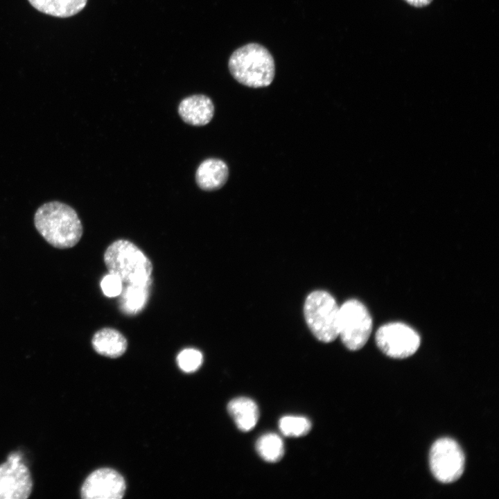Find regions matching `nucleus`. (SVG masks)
<instances>
[{"label": "nucleus", "instance_id": "9b49d317", "mask_svg": "<svg viewBox=\"0 0 499 499\" xmlns=\"http://www.w3.org/2000/svg\"><path fill=\"white\" fill-rule=\"evenodd\" d=\"M229 176L226 163L216 158L204 160L198 167L195 181L198 186L204 191H215L222 187Z\"/></svg>", "mask_w": 499, "mask_h": 499}, {"label": "nucleus", "instance_id": "7ed1b4c3", "mask_svg": "<svg viewBox=\"0 0 499 499\" xmlns=\"http://www.w3.org/2000/svg\"><path fill=\"white\" fill-rule=\"evenodd\" d=\"M104 262L109 272L126 285L151 283V261L129 240L120 239L110 244L104 254Z\"/></svg>", "mask_w": 499, "mask_h": 499}, {"label": "nucleus", "instance_id": "dca6fc26", "mask_svg": "<svg viewBox=\"0 0 499 499\" xmlns=\"http://www.w3.org/2000/svg\"><path fill=\"white\" fill-rule=\"evenodd\" d=\"M256 449L265 461L274 463L281 459L284 454V446L281 438L274 433H267L259 438Z\"/></svg>", "mask_w": 499, "mask_h": 499}, {"label": "nucleus", "instance_id": "ddd939ff", "mask_svg": "<svg viewBox=\"0 0 499 499\" xmlns=\"http://www.w3.org/2000/svg\"><path fill=\"white\" fill-rule=\"evenodd\" d=\"M227 410L237 428L243 432L252 430L258 422L259 408L251 399L236 398L228 403Z\"/></svg>", "mask_w": 499, "mask_h": 499}, {"label": "nucleus", "instance_id": "39448f33", "mask_svg": "<svg viewBox=\"0 0 499 499\" xmlns=\"http://www.w3.org/2000/svg\"><path fill=\"white\" fill-rule=\"evenodd\" d=\"M338 335L349 350L360 349L367 342L372 319L367 308L356 299L345 301L339 312Z\"/></svg>", "mask_w": 499, "mask_h": 499}, {"label": "nucleus", "instance_id": "2eb2a0df", "mask_svg": "<svg viewBox=\"0 0 499 499\" xmlns=\"http://www.w3.org/2000/svg\"><path fill=\"white\" fill-rule=\"evenodd\" d=\"M150 285H127L121 293L122 310L128 314L141 311L148 300Z\"/></svg>", "mask_w": 499, "mask_h": 499}, {"label": "nucleus", "instance_id": "aec40b11", "mask_svg": "<svg viewBox=\"0 0 499 499\" xmlns=\"http://www.w3.org/2000/svg\"><path fill=\"white\" fill-rule=\"evenodd\" d=\"M405 2H407L410 6H412L414 7L417 8H421L425 7L428 5H429L432 0H404Z\"/></svg>", "mask_w": 499, "mask_h": 499}, {"label": "nucleus", "instance_id": "f03ea898", "mask_svg": "<svg viewBox=\"0 0 499 499\" xmlns=\"http://www.w3.org/2000/svg\"><path fill=\"white\" fill-rule=\"evenodd\" d=\"M229 70L239 83L252 88L269 86L275 75L273 57L263 46L247 44L231 55Z\"/></svg>", "mask_w": 499, "mask_h": 499}, {"label": "nucleus", "instance_id": "20e7f679", "mask_svg": "<svg viewBox=\"0 0 499 499\" xmlns=\"http://www.w3.org/2000/svg\"><path fill=\"white\" fill-rule=\"evenodd\" d=\"M340 307L326 291L315 290L306 297L304 313L306 324L321 342H331L338 336Z\"/></svg>", "mask_w": 499, "mask_h": 499}, {"label": "nucleus", "instance_id": "423d86ee", "mask_svg": "<svg viewBox=\"0 0 499 499\" xmlns=\"http://www.w3.org/2000/svg\"><path fill=\"white\" fill-rule=\"evenodd\" d=\"M429 464L432 475L439 482L452 483L457 481L464 472V454L455 440L441 438L430 448Z\"/></svg>", "mask_w": 499, "mask_h": 499}, {"label": "nucleus", "instance_id": "a211bd4d", "mask_svg": "<svg viewBox=\"0 0 499 499\" xmlns=\"http://www.w3.org/2000/svg\"><path fill=\"white\" fill-rule=\"evenodd\" d=\"M177 364L180 368L185 372L196 371L202 362L201 352L194 349L182 350L177 356Z\"/></svg>", "mask_w": 499, "mask_h": 499}, {"label": "nucleus", "instance_id": "1a4fd4ad", "mask_svg": "<svg viewBox=\"0 0 499 499\" xmlns=\"http://www.w3.org/2000/svg\"><path fill=\"white\" fill-rule=\"evenodd\" d=\"M125 491L123 478L112 469L102 468L93 471L86 478L80 496L84 499H120Z\"/></svg>", "mask_w": 499, "mask_h": 499}, {"label": "nucleus", "instance_id": "6ab92c4d", "mask_svg": "<svg viewBox=\"0 0 499 499\" xmlns=\"http://www.w3.org/2000/svg\"><path fill=\"white\" fill-rule=\"evenodd\" d=\"M100 287L105 295L114 297L121 295L123 290V282L116 276L109 273L101 280Z\"/></svg>", "mask_w": 499, "mask_h": 499}, {"label": "nucleus", "instance_id": "f3484780", "mask_svg": "<svg viewBox=\"0 0 499 499\" xmlns=\"http://www.w3.org/2000/svg\"><path fill=\"white\" fill-rule=\"evenodd\" d=\"M279 428L286 437H299L310 432L311 423L304 417L286 416L279 420Z\"/></svg>", "mask_w": 499, "mask_h": 499}, {"label": "nucleus", "instance_id": "0eeeda50", "mask_svg": "<svg viewBox=\"0 0 499 499\" xmlns=\"http://www.w3.org/2000/svg\"><path fill=\"white\" fill-rule=\"evenodd\" d=\"M33 489L30 472L19 452L8 455L0 464V499H26Z\"/></svg>", "mask_w": 499, "mask_h": 499}, {"label": "nucleus", "instance_id": "4468645a", "mask_svg": "<svg viewBox=\"0 0 499 499\" xmlns=\"http://www.w3.org/2000/svg\"><path fill=\"white\" fill-rule=\"evenodd\" d=\"M38 11L53 17L66 18L76 15L87 5V0H28Z\"/></svg>", "mask_w": 499, "mask_h": 499}, {"label": "nucleus", "instance_id": "f8f14e48", "mask_svg": "<svg viewBox=\"0 0 499 499\" xmlns=\"http://www.w3.org/2000/svg\"><path fill=\"white\" fill-rule=\"evenodd\" d=\"M91 344L98 353L112 358L122 356L128 346L125 336L112 328H103L98 331L92 338Z\"/></svg>", "mask_w": 499, "mask_h": 499}, {"label": "nucleus", "instance_id": "f257e3e1", "mask_svg": "<svg viewBox=\"0 0 499 499\" xmlns=\"http://www.w3.org/2000/svg\"><path fill=\"white\" fill-rule=\"evenodd\" d=\"M40 235L55 247L64 249L76 245L82 235V225L76 211L58 201L42 204L34 216Z\"/></svg>", "mask_w": 499, "mask_h": 499}, {"label": "nucleus", "instance_id": "9d476101", "mask_svg": "<svg viewBox=\"0 0 499 499\" xmlns=\"http://www.w3.org/2000/svg\"><path fill=\"white\" fill-rule=\"evenodd\" d=\"M178 113L186 123L203 126L212 119L214 105L207 96L194 94L182 100L179 104Z\"/></svg>", "mask_w": 499, "mask_h": 499}, {"label": "nucleus", "instance_id": "6e6552de", "mask_svg": "<svg viewBox=\"0 0 499 499\" xmlns=\"http://www.w3.org/2000/svg\"><path fill=\"white\" fill-rule=\"evenodd\" d=\"M378 348L393 358H405L413 355L420 346L419 334L403 323H389L380 326L376 333Z\"/></svg>", "mask_w": 499, "mask_h": 499}]
</instances>
